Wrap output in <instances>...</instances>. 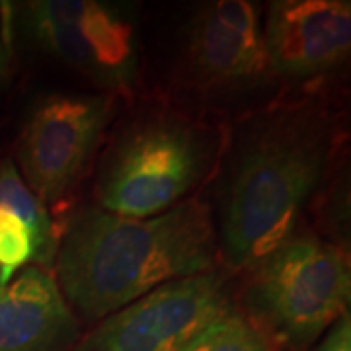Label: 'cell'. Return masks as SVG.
<instances>
[{"mask_svg": "<svg viewBox=\"0 0 351 351\" xmlns=\"http://www.w3.org/2000/svg\"><path fill=\"white\" fill-rule=\"evenodd\" d=\"M269 69L289 78H311L350 57L348 0H276L262 24Z\"/></svg>", "mask_w": 351, "mask_h": 351, "instance_id": "ba28073f", "label": "cell"}, {"mask_svg": "<svg viewBox=\"0 0 351 351\" xmlns=\"http://www.w3.org/2000/svg\"><path fill=\"white\" fill-rule=\"evenodd\" d=\"M110 100L96 94H55L34 108L18 141L25 186L43 205L63 199L100 147Z\"/></svg>", "mask_w": 351, "mask_h": 351, "instance_id": "8992f818", "label": "cell"}, {"mask_svg": "<svg viewBox=\"0 0 351 351\" xmlns=\"http://www.w3.org/2000/svg\"><path fill=\"white\" fill-rule=\"evenodd\" d=\"M316 351H351V320L350 313L341 316L334 326L330 328L324 339Z\"/></svg>", "mask_w": 351, "mask_h": 351, "instance_id": "4fadbf2b", "label": "cell"}, {"mask_svg": "<svg viewBox=\"0 0 351 351\" xmlns=\"http://www.w3.org/2000/svg\"><path fill=\"white\" fill-rule=\"evenodd\" d=\"M217 260L213 213L199 197L147 219L96 207L66 228L55 281L64 301L100 320L166 283L211 271Z\"/></svg>", "mask_w": 351, "mask_h": 351, "instance_id": "6da1fadb", "label": "cell"}, {"mask_svg": "<svg viewBox=\"0 0 351 351\" xmlns=\"http://www.w3.org/2000/svg\"><path fill=\"white\" fill-rule=\"evenodd\" d=\"M25 25L47 53L101 86L127 88L137 76L133 25L110 4L39 0L25 6Z\"/></svg>", "mask_w": 351, "mask_h": 351, "instance_id": "52a82bcc", "label": "cell"}, {"mask_svg": "<svg viewBox=\"0 0 351 351\" xmlns=\"http://www.w3.org/2000/svg\"><path fill=\"white\" fill-rule=\"evenodd\" d=\"M47 207L25 186L16 164L0 162V287L29 265H47L57 254Z\"/></svg>", "mask_w": 351, "mask_h": 351, "instance_id": "8fae6325", "label": "cell"}, {"mask_svg": "<svg viewBox=\"0 0 351 351\" xmlns=\"http://www.w3.org/2000/svg\"><path fill=\"white\" fill-rule=\"evenodd\" d=\"M330 129L308 110L269 115L248 129L228 164L215 234L232 269H250L295 234L330 160Z\"/></svg>", "mask_w": 351, "mask_h": 351, "instance_id": "7a4b0ae2", "label": "cell"}, {"mask_svg": "<svg viewBox=\"0 0 351 351\" xmlns=\"http://www.w3.org/2000/svg\"><path fill=\"white\" fill-rule=\"evenodd\" d=\"M213 137L180 115H151L127 127L101 164L100 209L147 219L166 213L203 182L213 164Z\"/></svg>", "mask_w": 351, "mask_h": 351, "instance_id": "277c9868", "label": "cell"}, {"mask_svg": "<svg viewBox=\"0 0 351 351\" xmlns=\"http://www.w3.org/2000/svg\"><path fill=\"white\" fill-rule=\"evenodd\" d=\"M4 6L6 4H0V84L10 71V29Z\"/></svg>", "mask_w": 351, "mask_h": 351, "instance_id": "5bb4252c", "label": "cell"}, {"mask_svg": "<svg viewBox=\"0 0 351 351\" xmlns=\"http://www.w3.org/2000/svg\"><path fill=\"white\" fill-rule=\"evenodd\" d=\"M230 306L225 276L215 267L104 316L66 351H189Z\"/></svg>", "mask_w": 351, "mask_h": 351, "instance_id": "5b68a950", "label": "cell"}, {"mask_svg": "<svg viewBox=\"0 0 351 351\" xmlns=\"http://www.w3.org/2000/svg\"><path fill=\"white\" fill-rule=\"evenodd\" d=\"M346 252L314 234H293L248 269L246 316L289 348L302 350L350 311Z\"/></svg>", "mask_w": 351, "mask_h": 351, "instance_id": "3957f363", "label": "cell"}, {"mask_svg": "<svg viewBox=\"0 0 351 351\" xmlns=\"http://www.w3.org/2000/svg\"><path fill=\"white\" fill-rule=\"evenodd\" d=\"M189 351H276V341L239 308H228Z\"/></svg>", "mask_w": 351, "mask_h": 351, "instance_id": "7c38bea8", "label": "cell"}, {"mask_svg": "<svg viewBox=\"0 0 351 351\" xmlns=\"http://www.w3.org/2000/svg\"><path fill=\"white\" fill-rule=\"evenodd\" d=\"M78 334L55 277L39 265L0 287V351H63Z\"/></svg>", "mask_w": 351, "mask_h": 351, "instance_id": "30bf717a", "label": "cell"}, {"mask_svg": "<svg viewBox=\"0 0 351 351\" xmlns=\"http://www.w3.org/2000/svg\"><path fill=\"white\" fill-rule=\"evenodd\" d=\"M189 73L203 86H240L269 69L260 8L246 0H217L193 16L186 41Z\"/></svg>", "mask_w": 351, "mask_h": 351, "instance_id": "9c48e42d", "label": "cell"}]
</instances>
